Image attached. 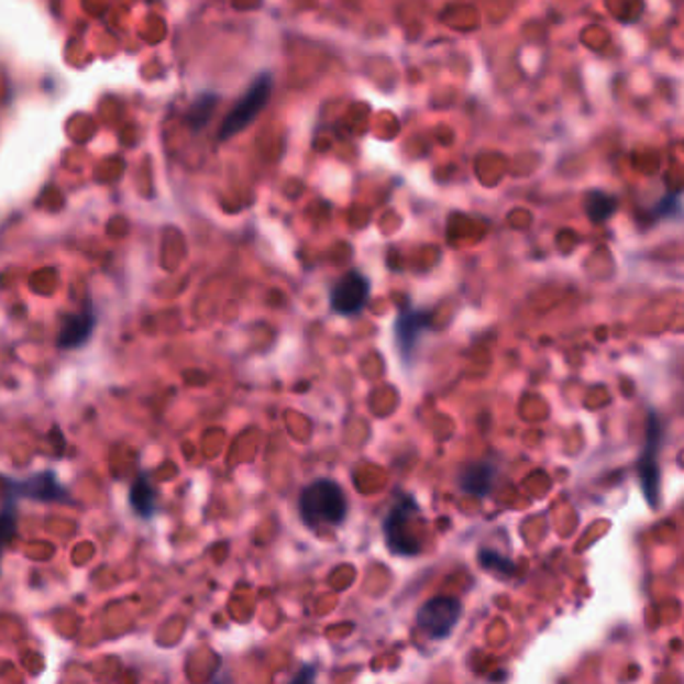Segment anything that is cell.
Wrapping results in <instances>:
<instances>
[{
  "mask_svg": "<svg viewBox=\"0 0 684 684\" xmlns=\"http://www.w3.org/2000/svg\"><path fill=\"white\" fill-rule=\"evenodd\" d=\"M92 328H95V318H92L91 311H82V313H77V316H70L69 320L65 321L63 330H60L58 345L65 347V350L79 347L80 343L89 340Z\"/></svg>",
  "mask_w": 684,
  "mask_h": 684,
  "instance_id": "obj_7",
  "label": "cell"
},
{
  "mask_svg": "<svg viewBox=\"0 0 684 684\" xmlns=\"http://www.w3.org/2000/svg\"><path fill=\"white\" fill-rule=\"evenodd\" d=\"M14 532V516L11 512L0 514V550L9 542Z\"/></svg>",
  "mask_w": 684,
  "mask_h": 684,
  "instance_id": "obj_13",
  "label": "cell"
},
{
  "mask_svg": "<svg viewBox=\"0 0 684 684\" xmlns=\"http://www.w3.org/2000/svg\"><path fill=\"white\" fill-rule=\"evenodd\" d=\"M16 490L21 492L23 496L36 498V500H45V503H55V500L65 498V490L58 486V482L53 474H45V476L31 478L29 482H21V484H16Z\"/></svg>",
  "mask_w": 684,
  "mask_h": 684,
  "instance_id": "obj_9",
  "label": "cell"
},
{
  "mask_svg": "<svg viewBox=\"0 0 684 684\" xmlns=\"http://www.w3.org/2000/svg\"><path fill=\"white\" fill-rule=\"evenodd\" d=\"M272 95V77L262 75L260 79L253 80L252 87L240 99V103L235 104L229 111L223 125L219 129V139L235 137L247 125H252L255 117L262 113L263 107L269 101Z\"/></svg>",
  "mask_w": 684,
  "mask_h": 684,
  "instance_id": "obj_3",
  "label": "cell"
},
{
  "mask_svg": "<svg viewBox=\"0 0 684 684\" xmlns=\"http://www.w3.org/2000/svg\"><path fill=\"white\" fill-rule=\"evenodd\" d=\"M369 297V282L367 277L357 272L343 275L342 279L333 286L330 294L331 308L343 316H354L360 309H364Z\"/></svg>",
  "mask_w": 684,
  "mask_h": 684,
  "instance_id": "obj_5",
  "label": "cell"
},
{
  "mask_svg": "<svg viewBox=\"0 0 684 684\" xmlns=\"http://www.w3.org/2000/svg\"><path fill=\"white\" fill-rule=\"evenodd\" d=\"M299 514L309 528L342 525L347 514V500L338 482L320 478L311 482L299 498Z\"/></svg>",
  "mask_w": 684,
  "mask_h": 684,
  "instance_id": "obj_1",
  "label": "cell"
},
{
  "mask_svg": "<svg viewBox=\"0 0 684 684\" xmlns=\"http://www.w3.org/2000/svg\"><path fill=\"white\" fill-rule=\"evenodd\" d=\"M618 201L613 195L603 191H591L586 195V213L593 219L594 223H603L615 216Z\"/></svg>",
  "mask_w": 684,
  "mask_h": 684,
  "instance_id": "obj_11",
  "label": "cell"
},
{
  "mask_svg": "<svg viewBox=\"0 0 684 684\" xmlns=\"http://www.w3.org/2000/svg\"><path fill=\"white\" fill-rule=\"evenodd\" d=\"M131 506L141 518H151L155 512V492L151 488L147 478H137L131 486Z\"/></svg>",
  "mask_w": 684,
  "mask_h": 684,
  "instance_id": "obj_12",
  "label": "cell"
},
{
  "mask_svg": "<svg viewBox=\"0 0 684 684\" xmlns=\"http://www.w3.org/2000/svg\"><path fill=\"white\" fill-rule=\"evenodd\" d=\"M428 326V313L423 311H408L399 318L396 323V340H398L401 354L410 352L411 347L418 342V338L422 335V331Z\"/></svg>",
  "mask_w": 684,
  "mask_h": 684,
  "instance_id": "obj_8",
  "label": "cell"
},
{
  "mask_svg": "<svg viewBox=\"0 0 684 684\" xmlns=\"http://www.w3.org/2000/svg\"><path fill=\"white\" fill-rule=\"evenodd\" d=\"M422 516L413 498H399L384 522L388 548L399 556H418L422 552Z\"/></svg>",
  "mask_w": 684,
  "mask_h": 684,
  "instance_id": "obj_2",
  "label": "cell"
},
{
  "mask_svg": "<svg viewBox=\"0 0 684 684\" xmlns=\"http://www.w3.org/2000/svg\"><path fill=\"white\" fill-rule=\"evenodd\" d=\"M462 603L454 596H435L418 610V627L433 640L445 639L456 628Z\"/></svg>",
  "mask_w": 684,
  "mask_h": 684,
  "instance_id": "obj_4",
  "label": "cell"
},
{
  "mask_svg": "<svg viewBox=\"0 0 684 684\" xmlns=\"http://www.w3.org/2000/svg\"><path fill=\"white\" fill-rule=\"evenodd\" d=\"M492 479H494V470H492L490 464L478 462V464H472L462 472L460 486H462V490L468 492V494L484 496L486 492L490 490Z\"/></svg>",
  "mask_w": 684,
  "mask_h": 684,
  "instance_id": "obj_10",
  "label": "cell"
},
{
  "mask_svg": "<svg viewBox=\"0 0 684 684\" xmlns=\"http://www.w3.org/2000/svg\"><path fill=\"white\" fill-rule=\"evenodd\" d=\"M647 452L640 462V484L647 492V498L652 506L659 504V486H661V472H659V448H661V426L657 416H650L649 442Z\"/></svg>",
  "mask_w": 684,
  "mask_h": 684,
  "instance_id": "obj_6",
  "label": "cell"
}]
</instances>
